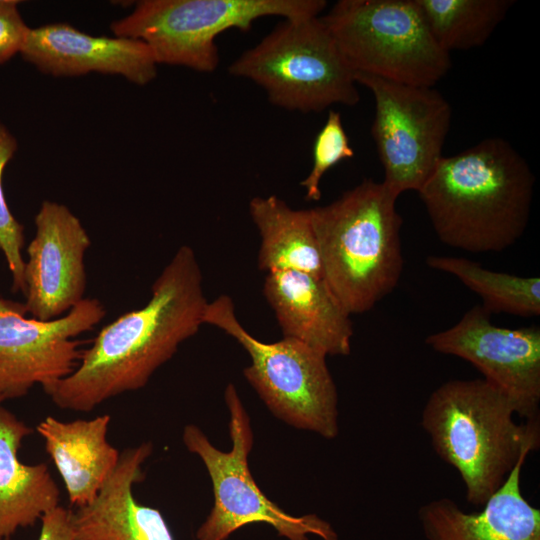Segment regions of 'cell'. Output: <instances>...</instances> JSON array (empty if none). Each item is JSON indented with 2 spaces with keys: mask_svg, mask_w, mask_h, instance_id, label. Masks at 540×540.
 Segmentation results:
<instances>
[{
  "mask_svg": "<svg viewBox=\"0 0 540 540\" xmlns=\"http://www.w3.org/2000/svg\"><path fill=\"white\" fill-rule=\"evenodd\" d=\"M18 3L0 0V64L21 52L30 30L21 17Z\"/></svg>",
  "mask_w": 540,
  "mask_h": 540,
  "instance_id": "25",
  "label": "cell"
},
{
  "mask_svg": "<svg viewBox=\"0 0 540 540\" xmlns=\"http://www.w3.org/2000/svg\"><path fill=\"white\" fill-rule=\"evenodd\" d=\"M34 223L24 269V306L31 317L49 321L85 298L84 259L91 240L80 219L55 201L42 202Z\"/></svg>",
  "mask_w": 540,
  "mask_h": 540,
  "instance_id": "13",
  "label": "cell"
},
{
  "mask_svg": "<svg viewBox=\"0 0 540 540\" xmlns=\"http://www.w3.org/2000/svg\"><path fill=\"white\" fill-rule=\"evenodd\" d=\"M321 18L354 74L433 87L451 68L417 0H339Z\"/></svg>",
  "mask_w": 540,
  "mask_h": 540,
  "instance_id": "7",
  "label": "cell"
},
{
  "mask_svg": "<svg viewBox=\"0 0 540 540\" xmlns=\"http://www.w3.org/2000/svg\"><path fill=\"white\" fill-rule=\"evenodd\" d=\"M249 214L260 235L261 271L295 270L323 278L309 209H292L275 195L255 196L249 202Z\"/></svg>",
  "mask_w": 540,
  "mask_h": 540,
  "instance_id": "20",
  "label": "cell"
},
{
  "mask_svg": "<svg viewBox=\"0 0 540 540\" xmlns=\"http://www.w3.org/2000/svg\"><path fill=\"white\" fill-rule=\"evenodd\" d=\"M228 72L260 86L273 105L302 113L360 101L354 73L321 16L279 22Z\"/></svg>",
  "mask_w": 540,
  "mask_h": 540,
  "instance_id": "6",
  "label": "cell"
},
{
  "mask_svg": "<svg viewBox=\"0 0 540 540\" xmlns=\"http://www.w3.org/2000/svg\"><path fill=\"white\" fill-rule=\"evenodd\" d=\"M354 157L339 112L330 110L323 127L313 144V163L308 175L300 182L305 189V199H321L320 183L324 174L345 159Z\"/></svg>",
  "mask_w": 540,
  "mask_h": 540,
  "instance_id": "24",
  "label": "cell"
},
{
  "mask_svg": "<svg viewBox=\"0 0 540 540\" xmlns=\"http://www.w3.org/2000/svg\"><path fill=\"white\" fill-rule=\"evenodd\" d=\"M105 314L99 299L84 298L65 315L42 321L27 317L24 303L0 297V403L70 375L82 353L75 338Z\"/></svg>",
  "mask_w": 540,
  "mask_h": 540,
  "instance_id": "11",
  "label": "cell"
},
{
  "mask_svg": "<svg viewBox=\"0 0 540 540\" xmlns=\"http://www.w3.org/2000/svg\"><path fill=\"white\" fill-rule=\"evenodd\" d=\"M523 454L502 486L479 512L467 513L453 500L423 504L418 519L426 540H540V510L523 496Z\"/></svg>",
  "mask_w": 540,
  "mask_h": 540,
  "instance_id": "17",
  "label": "cell"
},
{
  "mask_svg": "<svg viewBox=\"0 0 540 540\" xmlns=\"http://www.w3.org/2000/svg\"><path fill=\"white\" fill-rule=\"evenodd\" d=\"M263 295L283 337L298 340L327 356L351 353V315L323 278L295 270H273L266 273Z\"/></svg>",
  "mask_w": 540,
  "mask_h": 540,
  "instance_id": "15",
  "label": "cell"
},
{
  "mask_svg": "<svg viewBox=\"0 0 540 540\" xmlns=\"http://www.w3.org/2000/svg\"><path fill=\"white\" fill-rule=\"evenodd\" d=\"M534 183L527 161L493 137L442 156L418 194L441 242L471 253L501 252L527 228Z\"/></svg>",
  "mask_w": 540,
  "mask_h": 540,
  "instance_id": "2",
  "label": "cell"
},
{
  "mask_svg": "<svg viewBox=\"0 0 540 540\" xmlns=\"http://www.w3.org/2000/svg\"><path fill=\"white\" fill-rule=\"evenodd\" d=\"M203 322L224 331L248 353L243 375L275 417L328 440L337 437L338 392L327 355L292 338L257 339L241 324L226 294L208 301Z\"/></svg>",
  "mask_w": 540,
  "mask_h": 540,
  "instance_id": "5",
  "label": "cell"
},
{
  "mask_svg": "<svg viewBox=\"0 0 540 540\" xmlns=\"http://www.w3.org/2000/svg\"><path fill=\"white\" fill-rule=\"evenodd\" d=\"M425 344L471 363L508 396L516 415L526 421L540 419L539 326L499 327L476 305L452 327L427 336Z\"/></svg>",
  "mask_w": 540,
  "mask_h": 540,
  "instance_id": "12",
  "label": "cell"
},
{
  "mask_svg": "<svg viewBox=\"0 0 540 540\" xmlns=\"http://www.w3.org/2000/svg\"><path fill=\"white\" fill-rule=\"evenodd\" d=\"M437 44L447 53L482 46L513 0H417Z\"/></svg>",
  "mask_w": 540,
  "mask_h": 540,
  "instance_id": "22",
  "label": "cell"
},
{
  "mask_svg": "<svg viewBox=\"0 0 540 540\" xmlns=\"http://www.w3.org/2000/svg\"><path fill=\"white\" fill-rule=\"evenodd\" d=\"M229 412L230 451H221L195 424L184 427L182 441L198 456L209 474L214 503L197 529V540H226L236 530L251 523L271 525L286 540H338L333 526L316 514L294 516L271 501L256 484L248 464L254 443L250 416L234 384L224 391Z\"/></svg>",
  "mask_w": 540,
  "mask_h": 540,
  "instance_id": "9",
  "label": "cell"
},
{
  "mask_svg": "<svg viewBox=\"0 0 540 540\" xmlns=\"http://www.w3.org/2000/svg\"><path fill=\"white\" fill-rule=\"evenodd\" d=\"M397 198L368 178L333 202L309 209L323 279L350 315L371 310L401 278L403 220Z\"/></svg>",
  "mask_w": 540,
  "mask_h": 540,
  "instance_id": "4",
  "label": "cell"
},
{
  "mask_svg": "<svg viewBox=\"0 0 540 540\" xmlns=\"http://www.w3.org/2000/svg\"><path fill=\"white\" fill-rule=\"evenodd\" d=\"M207 303L196 255L182 245L154 281L148 302L104 326L74 371L43 391L61 409L89 412L143 388L199 331Z\"/></svg>",
  "mask_w": 540,
  "mask_h": 540,
  "instance_id": "1",
  "label": "cell"
},
{
  "mask_svg": "<svg viewBox=\"0 0 540 540\" xmlns=\"http://www.w3.org/2000/svg\"><path fill=\"white\" fill-rule=\"evenodd\" d=\"M325 0H141L110 30L145 43L157 64L211 73L219 63L216 38L236 28L248 31L266 16L287 20L317 17Z\"/></svg>",
  "mask_w": 540,
  "mask_h": 540,
  "instance_id": "8",
  "label": "cell"
},
{
  "mask_svg": "<svg viewBox=\"0 0 540 540\" xmlns=\"http://www.w3.org/2000/svg\"><path fill=\"white\" fill-rule=\"evenodd\" d=\"M32 432L0 403V540L10 539L59 506V488L48 466L24 464L18 457Z\"/></svg>",
  "mask_w": 540,
  "mask_h": 540,
  "instance_id": "19",
  "label": "cell"
},
{
  "mask_svg": "<svg viewBox=\"0 0 540 540\" xmlns=\"http://www.w3.org/2000/svg\"><path fill=\"white\" fill-rule=\"evenodd\" d=\"M426 264L458 278L481 297V306L490 314L508 313L526 318L540 315V278L537 276L491 271L463 257L430 255Z\"/></svg>",
  "mask_w": 540,
  "mask_h": 540,
  "instance_id": "21",
  "label": "cell"
},
{
  "mask_svg": "<svg viewBox=\"0 0 540 540\" xmlns=\"http://www.w3.org/2000/svg\"><path fill=\"white\" fill-rule=\"evenodd\" d=\"M375 103L371 134L383 167L382 183L397 197L419 191L442 158L452 109L433 87L354 74Z\"/></svg>",
  "mask_w": 540,
  "mask_h": 540,
  "instance_id": "10",
  "label": "cell"
},
{
  "mask_svg": "<svg viewBox=\"0 0 540 540\" xmlns=\"http://www.w3.org/2000/svg\"><path fill=\"white\" fill-rule=\"evenodd\" d=\"M25 61L55 77L91 72L120 75L136 85L157 76V62L140 40L93 36L66 23L30 28L20 52Z\"/></svg>",
  "mask_w": 540,
  "mask_h": 540,
  "instance_id": "14",
  "label": "cell"
},
{
  "mask_svg": "<svg viewBox=\"0 0 540 540\" xmlns=\"http://www.w3.org/2000/svg\"><path fill=\"white\" fill-rule=\"evenodd\" d=\"M38 540H75L73 511L57 506L41 517Z\"/></svg>",
  "mask_w": 540,
  "mask_h": 540,
  "instance_id": "26",
  "label": "cell"
},
{
  "mask_svg": "<svg viewBox=\"0 0 540 540\" xmlns=\"http://www.w3.org/2000/svg\"><path fill=\"white\" fill-rule=\"evenodd\" d=\"M17 149V141L11 132L0 123V251L7 262L14 293H24L25 260L22 249L25 244L24 228L10 211L3 189V172L7 163L13 158Z\"/></svg>",
  "mask_w": 540,
  "mask_h": 540,
  "instance_id": "23",
  "label": "cell"
},
{
  "mask_svg": "<svg viewBox=\"0 0 540 540\" xmlns=\"http://www.w3.org/2000/svg\"><path fill=\"white\" fill-rule=\"evenodd\" d=\"M514 415L508 396L483 378L444 382L424 405L421 425L473 506L482 507L520 457L539 447V419L518 424Z\"/></svg>",
  "mask_w": 540,
  "mask_h": 540,
  "instance_id": "3",
  "label": "cell"
},
{
  "mask_svg": "<svg viewBox=\"0 0 540 540\" xmlns=\"http://www.w3.org/2000/svg\"><path fill=\"white\" fill-rule=\"evenodd\" d=\"M111 417L61 421L47 416L36 430L76 508L91 503L116 468L120 453L107 440Z\"/></svg>",
  "mask_w": 540,
  "mask_h": 540,
  "instance_id": "18",
  "label": "cell"
},
{
  "mask_svg": "<svg viewBox=\"0 0 540 540\" xmlns=\"http://www.w3.org/2000/svg\"><path fill=\"white\" fill-rule=\"evenodd\" d=\"M152 451V443L143 442L120 453L96 498L73 511L75 540H174L161 512L140 504L133 493Z\"/></svg>",
  "mask_w": 540,
  "mask_h": 540,
  "instance_id": "16",
  "label": "cell"
}]
</instances>
